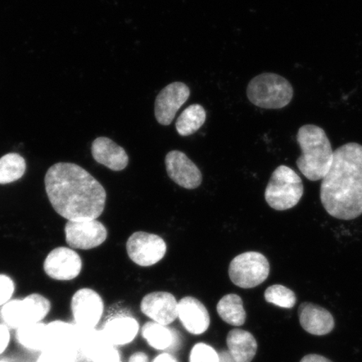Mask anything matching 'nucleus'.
I'll return each mask as SVG.
<instances>
[{"label": "nucleus", "mask_w": 362, "mask_h": 362, "mask_svg": "<svg viewBox=\"0 0 362 362\" xmlns=\"http://www.w3.org/2000/svg\"><path fill=\"white\" fill-rule=\"evenodd\" d=\"M54 210L68 221L96 220L105 208V189L92 175L72 163H57L45 177Z\"/></svg>", "instance_id": "f257e3e1"}, {"label": "nucleus", "mask_w": 362, "mask_h": 362, "mask_svg": "<svg viewBox=\"0 0 362 362\" xmlns=\"http://www.w3.org/2000/svg\"><path fill=\"white\" fill-rule=\"evenodd\" d=\"M320 201L329 216L354 220L362 215V146L348 143L334 151L332 166L321 180Z\"/></svg>", "instance_id": "f03ea898"}, {"label": "nucleus", "mask_w": 362, "mask_h": 362, "mask_svg": "<svg viewBox=\"0 0 362 362\" xmlns=\"http://www.w3.org/2000/svg\"><path fill=\"white\" fill-rule=\"evenodd\" d=\"M297 142L302 151L296 165L305 177L311 181L322 180L332 165L334 151L325 130L306 124L298 131Z\"/></svg>", "instance_id": "7ed1b4c3"}, {"label": "nucleus", "mask_w": 362, "mask_h": 362, "mask_svg": "<svg viewBox=\"0 0 362 362\" xmlns=\"http://www.w3.org/2000/svg\"><path fill=\"white\" fill-rule=\"evenodd\" d=\"M247 96L253 105L264 110H280L291 103L293 88L282 76L262 74L248 83Z\"/></svg>", "instance_id": "20e7f679"}, {"label": "nucleus", "mask_w": 362, "mask_h": 362, "mask_svg": "<svg viewBox=\"0 0 362 362\" xmlns=\"http://www.w3.org/2000/svg\"><path fill=\"white\" fill-rule=\"evenodd\" d=\"M303 194L304 185L300 175L291 167L280 165L267 185L265 200L276 211H287L300 202Z\"/></svg>", "instance_id": "39448f33"}, {"label": "nucleus", "mask_w": 362, "mask_h": 362, "mask_svg": "<svg viewBox=\"0 0 362 362\" xmlns=\"http://www.w3.org/2000/svg\"><path fill=\"white\" fill-rule=\"evenodd\" d=\"M51 310V303L40 294L33 293L23 300H13L1 307L0 323L10 329L40 323Z\"/></svg>", "instance_id": "423d86ee"}, {"label": "nucleus", "mask_w": 362, "mask_h": 362, "mask_svg": "<svg viewBox=\"0 0 362 362\" xmlns=\"http://www.w3.org/2000/svg\"><path fill=\"white\" fill-rule=\"evenodd\" d=\"M269 260L257 252H247L234 257L228 269L230 281L242 288L259 286L269 278Z\"/></svg>", "instance_id": "0eeeda50"}, {"label": "nucleus", "mask_w": 362, "mask_h": 362, "mask_svg": "<svg viewBox=\"0 0 362 362\" xmlns=\"http://www.w3.org/2000/svg\"><path fill=\"white\" fill-rule=\"evenodd\" d=\"M166 250L164 239L156 234L134 233L127 242V252L129 259L141 267L156 264L165 257Z\"/></svg>", "instance_id": "6e6552de"}, {"label": "nucleus", "mask_w": 362, "mask_h": 362, "mask_svg": "<svg viewBox=\"0 0 362 362\" xmlns=\"http://www.w3.org/2000/svg\"><path fill=\"white\" fill-rule=\"evenodd\" d=\"M65 233L68 245L83 250L100 246L107 238L105 226L97 219L68 221Z\"/></svg>", "instance_id": "1a4fd4ad"}, {"label": "nucleus", "mask_w": 362, "mask_h": 362, "mask_svg": "<svg viewBox=\"0 0 362 362\" xmlns=\"http://www.w3.org/2000/svg\"><path fill=\"white\" fill-rule=\"evenodd\" d=\"M71 312L75 325L81 328L96 329L104 304L99 294L90 288H81L71 298Z\"/></svg>", "instance_id": "9d476101"}, {"label": "nucleus", "mask_w": 362, "mask_h": 362, "mask_svg": "<svg viewBox=\"0 0 362 362\" xmlns=\"http://www.w3.org/2000/svg\"><path fill=\"white\" fill-rule=\"evenodd\" d=\"M191 90L187 84L175 81L158 94L155 103V115L158 123L168 126L173 122L176 113L188 100Z\"/></svg>", "instance_id": "9b49d317"}, {"label": "nucleus", "mask_w": 362, "mask_h": 362, "mask_svg": "<svg viewBox=\"0 0 362 362\" xmlns=\"http://www.w3.org/2000/svg\"><path fill=\"white\" fill-rule=\"evenodd\" d=\"M83 262L74 250L57 247L49 253L44 262V270L49 277L60 281H69L78 277Z\"/></svg>", "instance_id": "f8f14e48"}, {"label": "nucleus", "mask_w": 362, "mask_h": 362, "mask_svg": "<svg viewBox=\"0 0 362 362\" xmlns=\"http://www.w3.org/2000/svg\"><path fill=\"white\" fill-rule=\"evenodd\" d=\"M165 167L169 177L181 187L194 189L202 182V172L183 152L173 151L167 153Z\"/></svg>", "instance_id": "ddd939ff"}, {"label": "nucleus", "mask_w": 362, "mask_h": 362, "mask_svg": "<svg viewBox=\"0 0 362 362\" xmlns=\"http://www.w3.org/2000/svg\"><path fill=\"white\" fill-rule=\"evenodd\" d=\"M140 309L155 322L168 325L178 318V302L173 294L153 292L143 298Z\"/></svg>", "instance_id": "4468645a"}, {"label": "nucleus", "mask_w": 362, "mask_h": 362, "mask_svg": "<svg viewBox=\"0 0 362 362\" xmlns=\"http://www.w3.org/2000/svg\"><path fill=\"white\" fill-rule=\"evenodd\" d=\"M178 318L189 333L199 336L210 327V315L197 298L187 296L178 302Z\"/></svg>", "instance_id": "2eb2a0df"}, {"label": "nucleus", "mask_w": 362, "mask_h": 362, "mask_svg": "<svg viewBox=\"0 0 362 362\" xmlns=\"http://www.w3.org/2000/svg\"><path fill=\"white\" fill-rule=\"evenodd\" d=\"M298 314L302 328L314 336H325L334 327L332 315L325 308L312 303H303L298 307Z\"/></svg>", "instance_id": "dca6fc26"}, {"label": "nucleus", "mask_w": 362, "mask_h": 362, "mask_svg": "<svg viewBox=\"0 0 362 362\" xmlns=\"http://www.w3.org/2000/svg\"><path fill=\"white\" fill-rule=\"evenodd\" d=\"M92 155L99 164L113 171L124 170L129 165V158L125 149L106 137H99L94 140Z\"/></svg>", "instance_id": "f3484780"}, {"label": "nucleus", "mask_w": 362, "mask_h": 362, "mask_svg": "<svg viewBox=\"0 0 362 362\" xmlns=\"http://www.w3.org/2000/svg\"><path fill=\"white\" fill-rule=\"evenodd\" d=\"M138 321L130 316H117L104 325L102 332L112 346H124L134 341L139 333Z\"/></svg>", "instance_id": "a211bd4d"}, {"label": "nucleus", "mask_w": 362, "mask_h": 362, "mask_svg": "<svg viewBox=\"0 0 362 362\" xmlns=\"http://www.w3.org/2000/svg\"><path fill=\"white\" fill-rule=\"evenodd\" d=\"M228 352L236 362H251L257 350V343L250 332L242 329L230 330L226 337Z\"/></svg>", "instance_id": "6ab92c4d"}, {"label": "nucleus", "mask_w": 362, "mask_h": 362, "mask_svg": "<svg viewBox=\"0 0 362 362\" xmlns=\"http://www.w3.org/2000/svg\"><path fill=\"white\" fill-rule=\"evenodd\" d=\"M49 347L65 348L76 350L78 346L79 327L62 320H55L47 325Z\"/></svg>", "instance_id": "aec40b11"}, {"label": "nucleus", "mask_w": 362, "mask_h": 362, "mask_svg": "<svg viewBox=\"0 0 362 362\" xmlns=\"http://www.w3.org/2000/svg\"><path fill=\"white\" fill-rule=\"evenodd\" d=\"M110 345L111 344L107 341L102 330L79 327L78 346H76L79 356L93 361L104 348Z\"/></svg>", "instance_id": "412c9836"}, {"label": "nucleus", "mask_w": 362, "mask_h": 362, "mask_svg": "<svg viewBox=\"0 0 362 362\" xmlns=\"http://www.w3.org/2000/svg\"><path fill=\"white\" fill-rule=\"evenodd\" d=\"M18 343L25 349L42 352L48 346L47 325L31 324L16 329Z\"/></svg>", "instance_id": "4be33fe9"}, {"label": "nucleus", "mask_w": 362, "mask_h": 362, "mask_svg": "<svg viewBox=\"0 0 362 362\" xmlns=\"http://www.w3.org/2000/svg\"><path fill=\"white\" fill-rule=\"evenodd\" d=\"M220 318L233 327H242L245 323L247 314L242 298L238 294H226L216 306Z\"/></svg>", "instance_id": "5701e85b"}, {"label": "nucleus", "mask_w": 362, "mask_h": 362, "mask_svg": "<svg viewBox=\"0 0 362 362\" xmlns=\"http://www.w3.org/2000/svg\"><path fill=\"white\" fill-rule=\"evenodd\" d=\"M206 119V112L200 104H192L181 112L175 123L180 136L192 135L202 128Z\"/></svg>", "instance_id": "b1692460"}, {"label": "nucleus", "mask_w": 362, "mask_h": 362, "mask_svg": "<svg viewBox=\"0 0 362 362\" xmlns=\"http://www.w3.org/2000/svg\"><path fill=\"white\" fill-rule=\"evenodd\" d=\"M142 336L153 349L166 350L173 345L175 337L173 333L166 325L152 321L144 325Z\"/></svg>", "instance_id": "393cba45"}, {"label": "nucleus", "mask_w": 362, "mask_h": 362, "mask_svg": "<svg viewBox=\"0 0 362 362\" xmlns=\"http://www.w3.org/2000/svg\"><path fill=\"white\" fill-rule=\"evenodd\" d=\"M26 170L25 158L16 153L0 158V185H6L20 180Z\"/></svg>", "instance_id": "a878e982"}, {"label": "nucleus", "mask_w": 362, "mask_h": 362, "mask_svg": "<svg viewBox=\"0 0 362 362\" xmlns=\"http://www.w3.org/2000/svg\"><path fill=\"white\" fill-rule=\"evenodd\" d=\"M264 298L269 304L291 309L296 304V293L284 285L274 284L266 289Z\"/></svg>", "instance_id": "bb28decb"}, {"label": "nucleus", "mask_w": 362, "mask_h": 362, "mask_svg": "<svg viewBox=\"0 0 362 362\" xmlns=\"http://www.w3.org/2000/svg\"><path fill=\"white\" fill-rule=\"evenodd\" d=\"M78 351L65 348L49 347L42 352L36 362H78Z\"/></svg>", "instance_id": "cd10ccee"}, {"label": "nucleus", "mask_w": 362, "mask_h": 362, "mask_svg": "<svg viewBox=\"0 0 362 362\" xmlns=\"http://www.w3.org/2000/svg\"><path fill=\"white\" fill-rule=\"evenodd\" d=\"M189 362H219V354L207 344L198 343L192 348Z\"/></svg>", "instance_id": "c85d7f7f"}, {"label": "nucleus", "mask_w": 362, "mask_h": 362, "mask_svg": "<svg viewBox=\"0 0 362 362\" xmlns=\"http://www.w3.org/2000/svg\"><path fill=\"white\" fill-rule=\"evenodd\" d=\"M15 292V284L13 280L6 275H0V307L11 301Z\"/></svg>", "instance_id": "c756f323"}, {"label": "nucleus", "mask_w": 362, "mask_h": 362, "mask_svg": "<svg viewBox=\"0 0 362 362\" xmlns=\"http://www.w3.org/2000/svg\"><path fill=\"white\" fill-rule=\"evenodd\" d=\"M92 362H121L119 352L115 346L110 345L104 348Z\"/></svg>", "instance_id": "7c9ffc66"}, {"label": "nucleus", "mask_w": 362, "mask_h": 362, "mask_svg": "<svg viewBox=\"0 0 362 362\" xmlns=\"http://www.w3.org/2000/svg\"><path fill=\"white\" fill-rule=\"evenodd\" d=\"M11 342V332L6 325L0 323V355L6 351Z\"/></svg>", "instance_id": "2f4dec72"}, {"label": "nucleus", "mask_w": 362, "mask_h": 362, "mask_svg": "<svg viewBox=\"0 0 362 362\" xmlns=\"http://www.w3.org/2000/svg\"><path fill=\"white\" fill-rule=\"evenodd\" d=\"M300 362H332L323 356L310 354L303 357Z\"/></svg>", "instance_id": "473e14b6"}, {"label": "nucleus", "mask_w": 362, "mask_h": 362, "mask_svg": "<svg viewBox=\"0 0 362 362\" xmlns=\"http://www.w3.org/2000/svg\"><path fill=\"white\" fill-rule=\"evenodd\" d=\"M129 362H148V358L146 353L137 352L131 356Z\"/></svg>", "instance_id": "72a5a7b5"}, {"label": "nucleus", "mask_w": 362, "mask_h": 362, "mask_svg": "<svg viewBox=\"0 0 362 362\" xmlns=\"http://www.w3.org/2000/svg\"><path fill=\"white\" fill-rule=\"evenodd\" d=\"M153 362H178L177 360L175 358L174 356H172L170 354H161L158 356Z\"/></svg>", "instance_id": "f704fd0d"}, {"label": "nucleus", "mask_w": 362, "mask_h": 362, "mask_svg": "<svg viewBox=\"0 0 362 362\" xmlns=\"http://www.w3.org/2000/svg\"><path fill=\"white\" fill-rule=\"evenodd\" d=\"M219 362H236L228 351H223L219 354Z\"/></svg>", "instance_id": "c9c22d12"}, {"label": "nucleus", "mask_w": 362, "mask_h": 362, "mask_svg": "<svg viewBox=\"0 0 362 362\" xmlns=\"http://www.w3.org/2000/svg\"><path fill=\"white\" fill-rule=\"evenodd\" d=\"M0 362H6V361H3V360H0Z\"/></svg>", "instance_id": "e433bc0d"}]
</instances>
